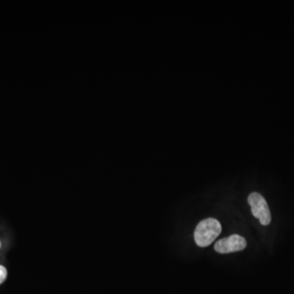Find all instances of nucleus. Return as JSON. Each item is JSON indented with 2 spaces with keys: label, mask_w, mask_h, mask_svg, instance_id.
<instances>
[{
  "label": "nucleus",
  "mask_w": 294,
  "mask_h": 294,
  "mask_svg": "<svg viewBox=\"0 0 294 294\" xmlns=\"http://www.w3.org/2000/svg\"><path fill=\"white\" fill-rule=\"evenodd\" d=\"M247 242L244 237L239 234H232L224 239L217 241L214 245L215 251L222 254L241 251L246 248Z\"/></svg>",
  "instance_id": "7ed1b4c3"
},
{
  "label": "nucleus",
  "mask_w": 294,
  "mask_h": 294,
  "mask_svg": "<svg viewBox=\"0 0 294 294\" xmlns=\"http://www.w3.org/2000/svg\"><path fill=\"white\" fill-rule=\"evenodd\" d=\"M248 202L251 206L252 213L259 219L262 226H268L272 222V215L266 200L257 192H253L248 197Z\"/></svg>",
  "instance_id": "f03ea898"
},
{
  "label": "nucleus",
  "mask_w": 294,
  "mask_h": 294,
  "mask_svg": "<svg viewBox=\"0 0 294 294\" xmlns=\"http://www.w3.org/2000/svg\"><path fill=\"white\" fill-rule=\"evenodd\" d=\"M222 232V225L214 218H207L198 224L194 233L196 245L208 247Z\"/></svg>",
  "instance_id": "f257e3e1"
},
{
  "label": "nucleus",
  "mask_w": 294,
  "mask_h": 294,
  "mask_svg": "<svg viewBox=\"0 0 294 294\" xmlns=\"http://www.w3.org/2000/svg\"><path fill=\"white\" fill-rule=\"evenodd\" d=\"M7 276H8V272H7L6 268L0 265V284L6 280Z\"/></svg>",
  "instance_id": "20e7f679"
}]
</instances>
